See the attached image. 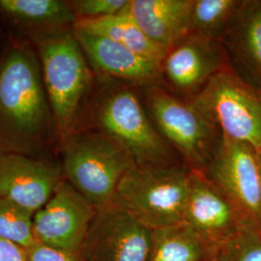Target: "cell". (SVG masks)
Here are the masks:
<instances>
[{
	"mask_svg": "<svg viewBox=\"0 0 261 261\" xmlns=\"http://www.w3.org/2000/svg\"><path fill=\"white\" fill-rule=\"evenodd\" d=\"M139 89L152 121L168 146L185 167L203 172L222 138L214 124L192 101L172 93L162 84Z\"/></svg>",
	"mask_w": 261,
	"mask_h": 261,
	"instance_id": "3",
	"label": "cell"
},
{
	"mask_svg": "<svg viewBox=\"0 0 261 261\" xmlns=\"http://www.w3.org/2000/svg\"><path fill=\"white\" fill-rule=\"evenodd\" d=\"M203 173L225 196L244 227L261 231V173L257 151L222 136Z\"/></svg>",
	"mask_w": 261,
	"mask_h": 261,
	"instance_id": "8",
	"label": "cell"
},
{
	"mask_svg": "<svg viewBox=\"0 0 261 261\" xmlns=\"http://www.w3.org/2000/svg\"><path fill=\"white\" fill-rule=\"evenodd\" d=\"M184 224L219 252L245 228L232 205L201 171L191 170Z\"/></svg>",
	"mask_w": 261,
	"mask_h": 261,
	"instance_id": "12",
	"label": "cell"
},
{
	"mask_svg": "<svg viewBox=\"0 0 261 261\" xmlns=\"http://www.w3.org/2000/svg\"><path fill=\"white\" fill-rule=\"evenodd\" d=\"M36 56L14 47L0 62V150L25 154L46 138L50 112Z\"/></svg>",
	"mask_w": 261,
	"mask_h": 261,
	"instance_id": "1",
	"label": "cell"
},
{
	"mask_svg": "<svg viewBox=\"0 0 261 261\" xmlns=\"http://www.w3.org/2000/svg\"><path fill=\"white\" fill-rule=\"evenodd\" d=\"M193 0H129L125 11L165 50L191 33Z\"/></svg>",
	"mask_w": 261,
	"mask_h": 261,
	"instance_id": "16",
	"label": "cell"
},
{
	"mask_svg": "<svg viewBox=\"0 0 261 261\" xmlns=\"http://www.w3.org/2000/svg\"><path fill=\"white\" fill-rule=\"evenodd\" d=\"M224 252L227 261H261V231L243 228Z\"/></svg>",
	"mask_w": 261,
	"mask_h": 261,
	"instance_id": "22",
	"label": "cell"
},
{
	"mask_svg": "<svg viewBox=\"0 0 261 261\" xmlns=\"http://www.w3.org/2000/svg\"><path fill=\"white\" fill-rule=\"evenodd\" d=\"M97 211L63 178L47 203L33 215L36 242L59 251L79 253Z\"/></svg>",
	"mask_w": 261,
	"mask_h": 261,
	"instance_id": "9",
	"label": "cell"
},
{
	"mask_svg": "<svg viewBox=\"0 0 261 261\" xmlns=\"http://www.w3.org/2000/svg\"><path fill=\"white\" fill-rule=\"evenodd\" d=\"M0 10L30 25L62 28L77 21L71 4L59 0H0Z\"/></svg>",
	"mask_w": 261,
	"mask_h": 261,
	"instance_id": "19",
	"label": "cell"
},
{
	"mask_svg": "<svg viewBox=\"0 0 261 261\" xmlns=\"http://www.w3.org/2000/svg\"><path fill=\"white\" fill-rule=\"evenodd\" d=\"M241 2L240 0H193L191 33L222 42Z\"/></svg>",
	"mask_w": 261,
	"mask_h": 261,
	"instance_id": "20",
	"label": "cell"
},
{
	"mask_svg": "<svg viewBox=\"0 0 261 261\" xmlns=\"http://www.w3.org/2000/svg\"><path fill=\"white\" fill-rule=\"evenodd\" d=\"M28 261H83L80 253L51 249L36 243L28 250Z\"/></svg>",
	"mask_w": 261,
	"mask_h": 261,
	"instance_id": "24",
	"label": "cell"
},
{
	"mask_svg": "<svg viewBox=\"0 0 261 261\" xmlns=\"http://www.w3.org/2000/svg\"><path fill=\"white\" fill-rule=\"evenodd\" d=\"M64 178L62 167L27 154L0 150V197L34 214Z\"/></svg>",
	"mask_w": 261,
	"mask_h": 261,
	"instance_id": "13",
	"label": "cell"
},
{
	"mask_svg": "<svg viewBox=\"0 0 261 261\" xmlns=\"http://www.w3.org/2000/svg\"><path fill=\"white\" fill-rule=\"evenodd\" d=\"M47 100L59 127H68L88 92L91 73L75 33L56 32L39 43Z\"/></svg>",
	"mask_w": 261,
	"mask_h": 261,
	"instance_id": "7",
	"label": "cell"
},
{
	"mask_svg": "<svg viewBox=\"0 0 261 261\" xmlns=\"http://www.w3.org/2000/svg\"><path fill=\"white\" fill-rule=\"evenodd\" d=\"M214 261H227V257H226V254H225L224 250L219 254V256Z\"/></svg>",
	"mask_w": 261,
	"mask_h": 261,
	"instance_id": "26",
	"label": "cell"
},
{
	"mask_svg": "<svg viewBox=\"0 0 261 261\" xmlns=\"http://www.w3.org/2000/svg\"><path fill=\"white\" fill-rule=\"evenodd\" d=\"M222 44L234 70L261 88V0H243Z\"/></svg>",
	"mask_w": 261,
	"mask_h": 261,
	"instance_id": "15",
	"label": "cell"
},
{
	"mask_svg": "<svg viewBox=\"0 0 261 261\" xmlns=\"http://www.w3.org/2000/svg\"><path fill=\"white\" fill-rule=\"evenodd\" d=\"M228 63L222 42L190 33L168 48L161 60L162 84L191 100Z\"/></svg>",
	"mask_w": 261,
	"mask_h": 261,
	"instance_id": "10",
	"label": "cell"
},
{
	"mask_svg": "<svg viewBox=\"0 0 261 261\" xmlns=\"http://www.w3.org/2000/svg\"><path fill=\"white\" fill-rule=\"evenodd\" d=\"M137 88L125 84L99 101L95 121L101 133L127 150L136 165L182 164L156 129Z\"/></svg>",
	"mask_w": 261,
	"mask_h": 261,
	"instance_id": "5",
	"label": "cell"
},
{
	"mask_svg": "<svg viewBox=\"0 0 261 261\" xmlns=\"http://www.w3.org/2000/svg\"><path fill=\"white\" fill-rule=\"evenodd\" d=\"M129 0H76L71 3L77 20L94 19L120 14Z\"/></svg>",
	"mask_w": 261,
	"mask_h": 261,
	"instance_id": "23",
	"label": "cell"
},
{
	"mask_svg": "<svg viewBox=\"0 0 261 261\" xmlns=\"http://www.w3.org/2000/svg\"><path fill=\"white\" fill-rule=\"evenodd\" d=\"M257 155H258V162H259V168H260L261 173V150L257 151Z\"/></svg>",
	"mask_w": 261,
	"mask_h": 261,
	"instance_id": "27",
	"label": "cell"
},
{
	"mask_svg": "<svg viewBox=\"0 0 261 261\" xmlns=\"http://www.w3.org/2000/svg\"><path fill=\"white\" fill-rule=\"evenodd\" d=\"M33 215L12 201L0 197V238L29 250L36 244Z\"/></svg>",
	"mask_w": 261,
	"mask_h": 261,
	"instance_id": "21",
	"label": "cell"
},
{
	"mask_svg": "<svg viewBox=\"0 0 261 261\" xmlns=\"http://www.w3.org/2000/svg\"><path fill=\"white\" fill-rule=\"evenodd\" d=\"M85 57L94 69L134 86L162 84L161 62L141 56L111 39L74 30Z\"/></svg>",
	"mask_w": 261,
	"mask_h": 261,
	"instance_id": "14",
	"label": "cell"
},
{
	"mask_svg": "<svg viewBox=\"0 0 261 261\" xmlns=\"http://www.w3.org/2000/svg\"><path fill=\"white\" fill-rule=\"evenodd\" d=\"M152 230L112 204L97 211L84 239L83 261H148Z\"/></svg>",
	"mask_w": 261,
	"mask_h": 261,
	"instance_id": "11",
	"label": "cell"
},
{
	"mask_svg": "<svg viewBox=\"0 0 261 261\" xmlns=\"http://www.w3.org/2000/svg\"><path fill=\"white\" fill-rule=\"evenodd\" d=\"M222 136L261 150V88L228 63L191 99Z\"/></svg>",
	"mask_w": 261,
	"mask_h": 261,
	"instance_id": "6",
	"label": "cell"
},
{
	"mask_svg": "<svg viewBox=\"0 0 261 261\" xmlns=\"http://www.w3.org/2000/svg\"><path fill=\"white\" fill-rule=\"evenodd\" d=\"M136 165L130 153L103 133L76 135L66 144V180L97 209L112 205L117 187Z\"/></svg>",
	"mask_w": 261,
	"mask_h": 261,
	"instance_id": "4",
	"label": "cell"
},
{
	"mask_svg": "<svg viewBox=\"0 0 261 261\" xmlns=\"http://www.w3.org/2000/svg\"><path fill=\"white\" fill-rule=\"evenodd\" d=\"M0 261H28L27 249L0 238Z\"/></svg>",
	"mask_w": 261,
	"mask_h": 261,
	"instance_id": "25",
	"label": "cell"
},
{
	"mask_svg": "<svg viewBox=\"0 0 261 261\" xmlns=\"http://www.w3.org/2000/svg\"><path fill=\"white\" fill-rule=\"evenodd\" d=\"M222 252L183 223L152 230L148 261H214Z\"/></svg>",
	"mask_w": 261,
	"mask_h": 261,
	"instance_id": "17",
	"label": "cell"
},
{
	"mask_svg": "<svg viewBox=\"0 0 261 261\" xmlns=\"http://www.w3.org/2000/svg\"><path fill=\"white\" fill-rule=\"evenodd\" d=\"M125 9L114 16L77 20L74 28L90 34L111 39L135 53L161 62L167 50L154 44Z\"/></svg>",
	"mask_w": 261,
	"mask_h": 261,
	"instance_id": "18",
	"label": "cell"
},
{
	"mask_svg": "<svg viewBox=\"0 0 261 261\" xmlns=\"http://www.w3.org/2000/svg\"><path fill=\"white\" fill-rule=\"evenodd\" d=\"M190 177L183 164L135 165L122 178L112 204L150 230L183 224Z\"/></svg>",
	"mask_w": 261,
	"mask_h": 261,
	"instance_id": "2",
	"label": "cell"
}]
</instances>
